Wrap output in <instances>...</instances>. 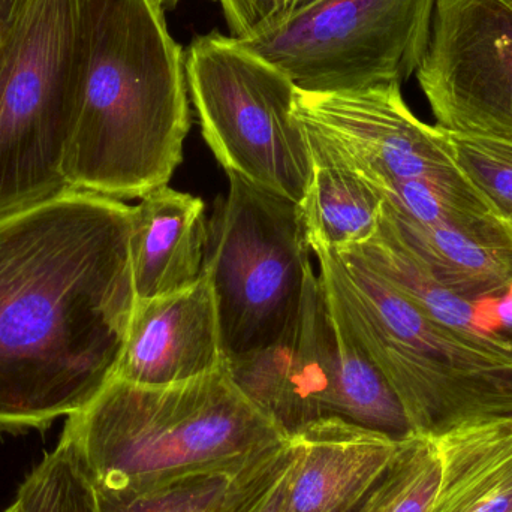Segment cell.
<instances>
[{
    "label": "cell",
    "mask_w": 512,
    "mask_h": 512,
    "mask_svg": "<svg viewBox=\"0 0 512 512\" xmlns=\"http://www.w3.org/2000/svg\"><path fill=\"white\" fill-rule=\"evenodd\" d=\"M294 442H283L243 469L216 512H285L286 489L295 462Z\"/></svg>",
    "instance_id": "cell-24"
},
{
    "label": "cell",
    "mask_w": 512,
    "mask_h": 512,
    "mask_svg": "<svg viewBox=\"0 0 512 512\" xmlns=\"http://www.w3.org/2000/svg\"><path fill=\"white\" fill-rule=\"evenodd\" d=\"M243 469L188 475L138 492H108L92 486L96 512H216Z\"/></svg>",
    "instance_id": "cell-22"
},
{
    "label": "cell",
    "mask_w": 512,
    "mask_h": 512,
    "mask_svg": "<svg viewBox=\"0 0 512 512\" xmlns=\"http://www.w3.org/2000/svg\"><path fill=\"white\" fill-rule=\"evenodd\" d=\"M5 512H8V510H6Z\"/></svg>",
    "instance_id": "cell-32"
},
{
    "label": "cell",
    "mask_w": 512,
    "mask_h": 512,
    "mask_svg": "<svg viewBox=\"0 0 512 512\" xmlns=\"http://www.w3.org/2000/svg\"><path fill=\"white\" fill-rule=\"evenodd\" d=\"M438 2L315 0L240 41L303 92L402 84L426 56Z\"/></svg>",
    "instance_id": "cell-8"
},
{
    "label": "cell",
    "mask_w": 512,
    "mask_h": 512,
    "mask_svg": "<svg viewBox=\"0 0 512 512\" xmlns=\"http://www.w3.org/2000/svg\"><path fill=\"white\" fill-rule=\"evenodd\" d=\"M8 512H96L92 483L71 442L60 438L27 475Z\"/></svg>",
    "instance_id": "cell-21"
},
{
    "label": "cell",
    "mask_w": 512,
    "mask_h": 512,
    "mask_svg": "<svg viewBox=\"0 0 512 512\" xmlns=\"http://www.w3.org/2000/svg\"><path fill=\"white\" fill-rule=\"evenodd\" d=\"M312 2H315V0H292L291 9H289V12L295 11V9L303 8V6L310 5Z\"/></svg>",
    "instance_id": "cell-28"
},
{
    "label": "cell",
    "mask_w": 512,
    "mask_h": 512,
    "mask_svg": "<svg viewBox=\"0 0 512 512\" xmlns=\"http://www.w3.org/2000/svg\"><path fill=\"white\" fill-rule=\"evenodd\" d=\"M228 180L207 227L203 267L215 291L225 366L288 330L315 273L300 204L236 174Z\"/></svg>",
    "instance_id": "cell-6"
},
{
    "label": "cell",
    "mask_w": 512,
    "mask_h": 512,
    "mask_svg": "<svg viewBox=\"0 0 512 512\" xmlns=\"http://www.w3.org/2000/svg\"><path fill=\"white\" fill-rule=\"evenodd\" d=\"M225 367L218 307L203 268L191 288L137 301L114 378L164 387L203 378Z\"/></svg>",
    "instance_id": "cell-12"
},
{
    "label": "cell",
    "mask_w": 512,
    "mask_h": 512,
    "mask_svg": "<svg viewBox=\"0 0 512 512\" xmlns=\"http://www.w3.org/2000/svg\"><path fill=\"white\" fill-rule=\"evenodd\" d=\"M156 2H158V5L161 6L164 11H168V9L176 8L182 0H156Z\"/></svg>",
    "instance_id": "cell-27"
},
{
    "label": "cell",
    "mask_w": 512,
    "mask_h": 512,
    "mask_svg": "<svg viewBox=\"0 0 512 512\" xmlns=\"http://www.w3.org/2000/svg\"><path fill=\"white\" fill-rule=\"evenodd\" d=\"M445 132L463 176L512 228V144L447 129Z\"/></svg>",
    "instance_id": "cell-23"
},
{
    "label": "cell",
    "mask_w": 512,
    "mask_h": 512,
    "mask_svg": "<svg viewBox=\"0 0 512 512\" xmlns=\"http://www.w3.org/2000/svg\"><path fill=\"white\" fill-rule=\"evenodd\" d=\"M330 309V307H328ZM336 367L328 414L397 441L414 438L402 403L343 322L331 312Z\"/></svg>",
    "instance_id": "cell-19"
},
{
    "label": "cell",
    "mask_w": 512,
    "mask_h": 512,
    "mask_svg": "<svg viewBox=\"0 0 512 512\" xmlns=\"http://www.w3.org/2000/svg\"><path fill=\"white\" fill-rule=\"evenodd\" d=\"M361 501H363V499H361ZM355 508H357V507H355ZM355 508H354V510H351V511H349V512H354V511H355Z\"/></svg>",
    "instance_id": "cell-30"
},
{
    "label": "cell",
    "mask_w": 512,
    "mask_h": 512,
    "mask_svg": "<svg viewBox=\"0 0 512 512\" xmlns=\"http://www.w3.org/2000/svg\"><path fill=\"white\" fill-rule=\"evenodd\" d=\"M334 367L333 318L318 274L313 273L288 330L276 342L225 369L246 399L291 439L330 417Z\"/></svg>",
    "instance_id": "cell-11"
},
{
    "label": "cell",
    "mask_w": 512,
    "mask_h": 512,
    "mask_svg": "<svg viewBox=\"0 0 512 512\" xmlns=\"http://www.w3.org/2000/svg\"><path fill=\"white\" fill-rule=\"evenodd\" d=\"M86 65L72 191L141 200L168 186L191 129L186 51L156 0H81Z\"/></svg>",
    "instance_id": "cell-2"
},
{
    "label": "cell",
    "mask_w": 512,
    "mask_h": 512,
    "mask_svg": "<svg viewBox=\"0 0 512 512\" xmlns=\"http://www.w3.org/2000/svg\"><path fill=\"white\" fill-rule=\"evenodd\" d=\"M301 123L312 155V179L300 203L310 249L345 251L363 245L378 228L381 195L325 135Z\"/></svg>",
    "instance_id": "cell-15"
},
{
    "label": "cell",
    "mask_w": 512,
    "mask_h": 512,
    "mask_svg": "<svg viewBox=\"0 0 512 512\" xmlns=\"http://www.w3.org/2000/svg\"><path fill=\"white\" fill-rule=\"evenodd\" d=\"M352 249L433 321L477 337L511 333L502 328L498 315L499 297L469 301L448 291L409 254L408 249L382 224L381 218L372 239Z\"/></svg>",
    "instance_id": "cell-18"
},
{
    "label": "cell",
    "mask_w": 512,
    "mask_h": 512,
    "mask_svg": "<svg viewBox=\"0 0 512 512\" xmlns=\"http://www.w3.org/2000/svg\"><path fill=\"white\" fill-rule=\"evenodd\" d=\"M206 206L186 192L162 186L134 207L131 261L137 301L191 288L203 274Z\"/></svg>",
    "instance_id": "cell-14"
},
{
    "label": "cell",
    "mask_w": 512,
    "mask_h": 512,
    "mask_svg": "<svg viewBox=\"0 0 512 512\" xmlns=\"http://www.w3.org/2000/svg\"><path fill=\"white\" fill-rule=\"evenodd\" d=\"M415 75L436 125L512 144V0H439Z\"/></svg>",
    "instance_id": "cell-10"
},
{
    "label": "cell",
    "mask_w": 512,
    "mask_h": 512,
    "mask_svg": "<svg viewBox=\"0 0 512 512\" xmlns=\"http://www.w3.org/2000/svg\"><path fill=\"white\" fill-rule=\"evenodd\" d=\"M71 442L95 489L138 492L188 475L240 471L288 441L227 369L144 387L114 378L69 415Z\"/></svg>",
    "instance_id": "cell-4"
},
{
    "label": "cell",
    "mask_w": 512,
    "mask_h": 512,
    "mask_svg": "<svg viewBox=\"0 0 512 512\" xmlns=\"http://www.w3.org/2000/svg\"><path fill=\"white\" fill-rule=\"evenodd\" d=\"M132 218L83 191L0 218V430L47 429L113 381L137 306Z\"/></svg>",
    "instance_id": "cell-1"
},
{
    "label": "cell",
    "mask_w": 512,
    "mask_h": 512,
    "mask_svg": "<svg viewBox=\"0 0 512 512\" xmlns=\"http://www.w3.org/2000/svg\"><path fill=\"white\" fill-rule=\"evenodd\" d=\"M508 512H512V510H511V511H508Z\"/></svg>",
    "instance_id": "cell-31"
},
{
    "label": "cell",
    "mask_w": 512,
    "mask_h": 512,
    "mask_svg": "<svg viewBox=\"0 0 512 512\" xmlns=\"http://www.w3.org/2000/svg\"><path fill=\"white\" fill-rule=\"evenodd\" d=\"M231 36L251 38L288 14L292 0H218Z\"/></svg>",
    "instance_id": "cell-25"
},
{
    "label": "cell",
    "mask_w": 512,
    "mask_h": 512,
    "mask_svg": "<svg viewBox=\"0 0 512 512\" xmlns=\"http://www.w3.org/2000/svg\"><path fill=\"white\" fill-rule=\"evenodd\" d=\"M439 477L441 460L435 439L414 436L354 512H432Z\"/></svg>",
    "instance_id": "cell-20"
},
{
    "label": "cell",
    "mask_w": 512,
    "mask_h": 512,
    "mask_svg": "<svg viewBox=\"0 0 512 512\" xmlns=\"http://www.w3.org/2000/svg\"><path fill=\"white\" fill-rule=\"evenodd\" d=\"M507 292H508V294H510V295H511V297H512V282L510 283V288H508V291H507Z\"/></svg>",
    "instance_id": "cell-29"
},
{
    "label": "cell",
    "mask_w": 512,
    "mask_h": 512,
    "mask_svg": "<svg viewBox=\"0 0 512 512\" xmlns=\"http://www.w3.org/2000/svg\"><path fill=\"white\" fill-rule=\"evenodd\" d=\"M29 0H0V47L17 24Z\"/></svg>",
    "instance_id": "cell-26"
},
{
    "label": "cell",
    "mask_w": 512,
    "mask_h": 512,
    "mask_svg": "<svg viewBox=\"0 0 512 512\" xmlns=\"http://www.w3.org/2000/svg\"><path fill=\"white\" fill-rule=\"evenodd\" d=\"M381 222L439 283L469 301L502 297L512 282V252L453 228L421 224L382 203Z\"/></svg>",
    "instance_id": "cell-17"
},
{
    "label": "cell",
    "mask_w": 512,
    "mask_h": 512,
    "mask_svg": "<svg viewBox=\"0 0 512 512\" xmlns=\"http://www.w3.org/2000/svg\"><path fill=\"white\" fill-rule=\"evenodd\" d=\"M294 111L376 191L391 183L426 182L462 200L492 206L457 167L445 129L412 113L402 84L330 93L297 89Z\"/></svg>",
    "instance_id": "cell-9"
},
{
    "label": "cell",
    "mask_w": 512,
    "mask_h": 512,
    "mask_svg": "<svg viewBox=\"0 0 512 512\" xmlns=\"http://www.w3.org/2000/svg\"><path fill=\"white\" fill-rule=\"evenodd\" d=\"M312 252L328 307L378 367L415 436L512 420V331L454 330L424 315L355 249Z\"/></svg>",
    "instance_id": "cell-3"
},
{
    "label": "cell",
    "mask_w": 512,
    "mask_h": 512,
    "mask_svg": "<svg viewBox=\"0 0 512 512\" xmlns=\"http://www.w3.org/2000/svg\"><path fill=\"white\" fill-rule=\"evenodd\" d=\"M295 462L285 512H349L381 480L406 441L337 417L322 418L291 438Z\"/></svg>",
    "instance_id": "cell-13"
},
{
    "label": "cell",
    "mask_w": 512,
    "mask_h": 512,
    "mask_svg": "<svg viewBox=\"0 0 512 512\" xmlns=\"http://www.w3.org/2000/svg\"><path fill=\"white\" fill-rule=\"evenodd\" d=\"M441 477L432 512L512 510V420H493L435 439Z\"/></svg>",
    "instance_id": "cell-16"
},
{
    "label": "cell",
    "mask_w": 512,
    "mask_h": 512,
    "mask_svg": "<svg viewBox=\"0 0 512 512\" xmlns=\"http://www.w3.org/2000/svg\"><path fill=\"white\" fill-rule=\"evenodd\" d=\"M84 65L81 0H29L0 47V218L72 191Z\"/></svg>",
    "instance_id": "cell-5"
},
{
    "label": "cell",
    "mask_w": 512,
    "mask_h": 512,
    "mask_svg": "<svg viewBox=\"0 0 512 512\" xmlns=\"http://www.w3.org/2000/svg\"><path fill=\"white\" fill-rule=\"evenodd\" d=\"M186 78L204 140L227 174L300 204L312 155L288 74L240 39L213 30L192 39Z\"/></svg>",
    "instance_id": "cell-7"
}]
</instances>
